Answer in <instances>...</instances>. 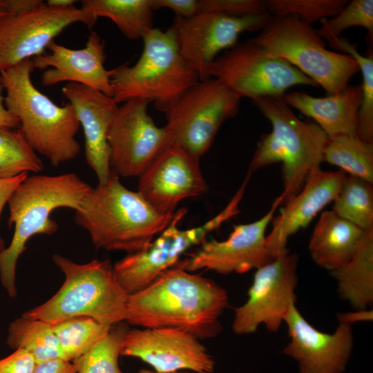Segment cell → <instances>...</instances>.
Masks as SVG:
<instances>
[{
  "mask_svg": "<svg viewBox=\"0 0 373 373\" xmlns=\"http://www.w3.org/2000/svg\"><path fill=\"white\" fill-rule=\"evenodd\" d=\"M323 162L373 184V144L363 142L356 135L328 137L323 151Z\"/></svg>",
  "mask_w": 373,
  "mask_h": 373,
  "instance_id": "83f0119b",
  "label": "cell"
},
{
  "mask_svg": "<svg viewBox=\"0 0 373 373\" xmlns=\"http://www.w3.org/2000/svg\"><path fill=\"white\" fill-rule=\"evenodd\" d=\"M200 0H151L153 10L169 8L179 17L188 18L198 14Z\"/></svg>",
  "mask_w": 373,
  "mask_h": 373,
  "instance_id": "74e56055",
  "label": "cell"
},
{
  "mask_svg": "<svg viewBox=\"0 0 373 373\" xmlns=\"http://www.w3.org/2000/svg\"><path fill=\"white\" fill-rule=\"evenodd\" d=\"M92 186L74 173L27 177L14 191L8 204V224L15 227L10 245L0 253V280L10 298L17 296L16 266L28 240L37 234L51 235L57 223L50 217L53 210H77Z\"/></svg>",
  "mask_w": 373,
  "mask_h": 373,
  "instance_id": "277c9868",
  "label": "cell"
},
{
  "mask_svg": "<svg viewBox=\"0 0 373 373\" xmlns=\"http://www.w3.org/2000/svg\"><path fill=\"white\" fill-rule=\"evenodd\" d=\"M32 373H77L73 362L55 358L36 363Z\"/></svg>",
  "mask_w": 373,
  "mask_h": 373,
  "instance_id": "ab89813d",
  "label": "cell"
},
{
  "mask_svg": "<svg viewBox=\"0 0 373 373\" xmlns=\"http://www.w3.org/2000/svg\"><path fill=\"white\" fill-rule=\"evenodd\" d=\"M284 323L289 341L282 352L296 361L298 373H344L354 345L352 325L338 323L333 333L323 332L303 317L296 304Z\"/></svg>",
  "mask_w": 373,
  "mask_h": 373,
  "instance_id": "d6986e66",
  "label": "cell"
},
{
  "mask_svg": "<svg viewBox=\"0 0 373 373\" xmlns=\"http://www.w3.org/2000/svg\"><path fill=\"white\" fill-rule=\"evenodd\" d=\"M298 261L297 254L289 252L256 269L246 302L234 308V334H253L260 325L270 332L279 330L296 303Z\"/></svg>",
  "mask_w": 373,
  "mask_h": 373,
  "instance_id": "7c38bea8",
  "label": "cell"
},
{
  "mask_svg": "<svg viewBox=\"0 0 373 373\" xmlns=\"http://www.w3.org/2000/svg\"><path fill=\"white\" fill-rule=\"evenodd\" d=\"M243 193L239 189L221 212L198 227L180 229L179 224L187 209L175 211L171 222L146 248L127 254L113 265L120 286L128 295L148 287L164 271L174 267L188 249L203 242L210 232L238 214Z\"/></svg>",
  "mask_w": 373,
  "mask_h": 373,
  "instance_id": "9c48e42d",
  "label": "cell"
},
{
  "mask_svg": "<svg viewBox=\"0 0 373 373\" xmlns=\"http://www.w3.org/2000/svg\"><path fill=\"white\" fill-rule=\"evenodd\" d=\"M338 323L349 324L361 322H370L373 320V310L370 309H354L352 312L337 314Z\"/></svg>",
  "mask_w": 373,
  "mask_h": 373,
  "instance_id": "60d3db41",
  "label": "cell"
},
{
  "mask_svg": "<svg viewBox=\"0 0 373 373\" xmlns=\"http://www.w3.org/2000/svg\"><path fill=\"white\" fill-rule=\"evenodd\" d=\"M149 101L132 99L118 106L107 142L110 165L119 176L140 177L171 141L165 126L159 127L147 111Z\"/></svg>",
  "mask_w": 373,
  "mask_h": 373,
  "instance_id": "4fadbf2b",
  "label": "cell"
},
{
  "mask_svg": "<svg viewBox=\"0 0 373 373\" xmlns=\"http://www.w3.org/2000/svg\"><path fill=\"white\" fill-rule=\"evenodd\" d=\"M199 340L175 328L129 329L121 356L137 358L158 372L213 373L214 358Z\"/></svg>",
  "mask_w": 373,
  "mask_h": 373,
  "instance_id": "e0dca14e",
  "label": "cell"
},
{
  "mask_svg": "<svg viewBox=\"0 0 373 373\" xmlns=\"http://www.w3.org/2000/svg\"><path fill=\"white\" fill-rule=\"evenodd\" d=\"M339 297L354 308L371 309L373 305V229L364 231L352 258L330 271Z\"/></svg>",
  "mask_w": 373,
  "mask_h": 373,
  "instance_id": "d4e9b609",
  "label": "cell"
},
{
  "mask_svg": "<svg viewBox=\"0 0 373 373\" xmlns=\"http://www.w3.org/2000/svg\"><path fill=\"white\" fill-rule=\"evenodd\" d=\"M137 373H163V372H158L153 370H149L146 368H142ZM167 373H191L187 371H179V372H167Z\"/></svg>",
  "mask_w": 373,
  "mask_h": 373,
  "instance_id": "f6af8a7d",
  "label": "cell"
},
{
  "mask_svg": "<svg viewBox=\"0 0 373 373\" xmlns=\"http://www.w3.org/2000/svg\"><path fill=\"white\" fill-rule=\"evenodd\" d=\"M28 176V173H24L14 178L0 179V216L14 191ZM5 249V242L0 236V253Z\"/></svg>",
  "mask_w": 373,
  "mask_h": 373,
  "instance_id": "f35d334b",
  "label": "cell"
},
{
  "mask_svg": "<svg viewBox=\"0 0 373 373\" xmlns=\"http://www.w3.org/2000/svg\"><path fill=\"white\" fill-rule=\"evenodd\" d=\"M321 26L316 31L321 38L327 41L339 37L345 29L361 26L368 31L369 38L373 36V1L352 0L331 19L320 20Z\"/></svg>",
  "mask_w": 373,
  "mask_h": 373,
  "instance_id": "836d02e7",
  "label": "cell"
},
{
  "mask_svg": "<svg viewBox=\"0 0 373 373\" xmlns=\"http://www.w3.org/2000/svg\"><path fill=\"white\" fill-rule=\"evenodd\" d=\"M8 345L28 352L35 363L61 358V353L52 325L39 319L21 316L12 321L8 329Z\"/></svg>",
  "mask_w": 373,
  "mask_h": 373,
  "instance_id": "4316f807",
  "label": "cell"
},
{
  "mask_svg": "<svg viewBox=\"0 0 373 373\" xmlns=\"http://www.w3.org/2000/svg\"><path fill=\"white\" fill-rule=\"evenodd\" d=\"M364 231L332 210L323 211L309 241L312 259L329 272L342 267L354 255Z\"/></svg>",
  "mask_w": 373,
  "mask_h": 373,
  "instance_id": "cb8c5ba5",
  "label": "cell"
},
{
  "mask_svg": "<svg viewBox=\"0 0 373 373\" xmlns=\"http://www.w3.org/2000/svg\"><path fill=\"white\" fill-rule=\"evenodd\" d=\"M207 77L221 82L240 98L283 95L296 85L317 86L287 61L269 52L254 39L236 44L218 57Z\"/></svg>",
  "mask_w": 373,
  "mask_h": 373,
  "instance_id": "8fae6325",
  "label": "cell"
},
{
  "mask_svg": "<svg viewBox=\"0 0 373 373\" xmlns=\"http://www.w3.org/2000/svg\"><path fill=\"white\" fill-rule=\"evenodd\" d=\"M284 98L289 106L312 118L328 137L340 135L356 136L361 85L347 84L338 93L324 97L291 92L285 94Z\"/></svg>",
  "mask_w": 373,
  "mask_h": 373,
  "instance_id": "603a6c76",
  "label": "cell"
},
{
  "mask_svg": "<svg viewBox=\"0 0 373 373\" xmlns=\"http://www.w3.org/2000/svg\"><path fill=\"white\" fill-rule=\"evenodd\" d=\"M347 0H266L267 12L273 16L294 15L311 25L324 18L336 16Z\"/></svg>",
  "mask_w": 373,
  "mask_h": 373,
  "instance_id": "e575fe53",
  "label": "cell"
},
{
  "mask_svg": "<svg viewBox=\"0 0 373 373\" xmlns=\"http://www.w3.org/2000/svg\"><path fill=\"white\" fill-rule=\"evenodd\" d=\"M35 365V359L28 352L18 349L0 359V373H32Z\"/></svg>",
  "mask_w": 373,
  "mask_h": 373,
  "instance_id": "8d00e7d4",
  "label": "cell"
},
{
  "mask_svg": "<svg viewBox=\"0 0 373 373\" xmlns=\"http://www.w3.org/2000/svg\"><path fill=\"white\" fill-rule=\"evenodd\" d=\"M216 12L242 17L267 12L262 0H200L199 12Z\"/></svg>",
  "mask_w": 373,
  "mask_h": 373,
  "instance_id": "d590c367",
  "label": "cell"
},
{
  "mask_svg": "<svg viewBox=\"0 0 373 373\" xmlns=\"http://www.w3.org/2000/svg\"><path fill=\"white\" fill-rule=\"evenodd\" d=\"M279 205L276 198L262 218L234 225L224 240H205L197 251L175 266L189 272L204 269L226 275L245 274L271 262L274 258L266 248L265 231Z\"/></svg>",
  "mask_w": 373,
  "mask_h": 373,
  "instance_id": "2e32d148",
  "label": "cell"
},
{
  "mask_svg": "<svg viewBox=\"0 0 373 373\" xmlns=\"http://www.w3.org/2000/svg\"><path fill=\"white\" fill-rule=\"evenodd\" d=\"M271 16L266 12L236 17L203 12L188 18L175 17L171 27L182 57L200 80L204 81L209 79L208 69L222 50L234 46L241 33L261 30Z\"/></svg>",
  "mask_w": 373,
  "mask_h": 373,
  "instance_id": "9a60e30c",
  "label": "cell"
},
{
  "mask_svg": "<svg viewBox=\"0 0 373 373\" xmlns=\"http://www.w3.org/2000/svg\"><path fill=\"white\" fill-rule=\"evenodd\" d=\"M8 3L7 0H0V18L8 15Z\"/></svg>",
  "mask_w": 373,
  "mask_h": 373,
  "instance_id": "ee69618b",
  "label": "cell"
},
{
  "mask_svg": "<svg viewBox=\"0 0 373 373\" xmlns=\"http://www.w3.org/2000/svg\"><path fill=\"white\" fill-rule=\"evenodd\" d=\"M77 1L74 0H48L46 3L50 6L57 8H69L74 6Z\"/></svg>",
  "mask_w": 373,
  "mask_h": 373,
  "instance_id": "7bdbcfd3",
  "label": "cell"
},
{
  "mask_svg": "<svg viewBox=\"0 0 373 373\" xmlns=\"http://www.w3.org/2000/svg\"><path fill=\"white\" fill-rule=\"evenodd\" d=\"M112 326L102 325L88 316H75L52 325L61 358L73 361L103 338Z\"/></svg>",
  "mask_w": 373,
  "mask_h": 373,
  "instance_id": "f1b7e54d",
  "label": "cell"
},
{
  "mask_svg": "<svg viewBox=\"0 0 373 373\" xmlns=\"http://www.w3.org/2000/svg\"><path fill=\"white\" fill-rule=\"evenodd\" d=\"M32 59L0 71L6 108L19 121L18 130L31 148L52 166L75 158L80 144L76 113L69 102L58 106L34 85Z\"/></svg>",
  "mask_w": 373,
  "mask_h": 373,
  "instance_id": "3957f363",
  "label": "cell"
},
{
  "mask_svg": "<svg viewBox=\"0 0 373 373\" xmlns=\"http://www.w3.org/2000/svg\"><path fill=\"white\" fill-rule=\"evenodd\" d=\"M75 211V222L86 230L97 249L128 254L146 248L171 222L137 192L122 184L111 169L107 181L92 188Z\"/></svg>",
  "mask_w": 373,
  "mask_h": 373,
  "instance_id": "7a4b0ae2",
  "label": "cell"
},
{
  "mask_svg": "<svg viewBox=\"0 0 373 373\" xmlns=\"http://www.w3.org/2000/svg\"><path fill=\"white\" fill-rule=\"evenodd\" d=\"M332 211L364 231L373 229V184L347 175Z\"/></svg>",
  "mask_w": 373,
  "mask_h": 373,
  "instance_id": "f546056e",
  "label": "cell"
},
{
  "mask_svg": "<svg viewBox=\"0 0 373 373\" xmlns=\"http://www.w3.org/2000/svg\"><path fill=\"white\" fill-rule=\"evenodd\" d=\"M43 169L41 160L19 130L0 128V179Z\"/></svg>",
  "mask_w": 373,
  "mask_h": 373,
  "instance_id": "4dcf8cb0",
  "label": "cell"
},
{
  "mask_svg": "<svg viewBox=\"0 0 373 373\" xmlns=\"http://www.w3.org/2000/svg\"><path fill=\"white\" fill-rule=\"evenodd\" d=\"M270 122L272 131L258 142L247 175L275 163L282 164L284 190L278 198L287 204L302 189L307 178L321 168L328 136L316 123L300 120L283 95H267L253 99Z\"/></svg>",
  "mask_w": 373,
  "mask_h": 373,
  "instance_id": "5b68a950",
  "label": "cell"
},
{
  "mask_svg": "<svg viewBox=\"0 0 373 373\" xmlns=\"http://www.w3.org/2000/svg\"><path fill=\"white\" fill-rule=\"evenodd\" d=\"M240 99L215 78L199 81L164 111L172 144L200 157L223 122L238 113Z\"/></svg>",
  "mask_w": 373,
  "mask_h": 373,
  "instance_id": "30bf717a",
  "label": "cell"
},
{
  "mask_svg": "<svg viewBox=\"0 0 373 373\" xmlns=\"http://www.w3.org/2000/svg\"><path fill=\"white\" fill-rule=\"evenodd\" d=\"M347 173L342 171H325L321 168L306 180L300 191L273 218L271 231L266 235V248L272 257L289 252V238L305 228L314 218L338 193Z\"/></svg>",
  "mask_w": 373,
  "mask_h": 373,
  "instance_id": "44dd1931",
  "label": "cell"
},
{
  "mask_svg": "<svg viewBox=\"0 0 373 373\" xmlns=\"http://www.w3.org/2000/svg\"><path fill=\"white\" fill-rule=\"evenodd\" d=\"M207 191L200 157L173 144L139 177L137 191L157 211L169 214L182 200L199 197Z\"/></svg>",
  "mask_w": 373,
  "mask_h": 373,
  "instance_id": "ac0fdd59",
  "label": "cell"
},
{
  "mask_svg": "<svg viewBox=\"0 0 373 373\" xmlns=\"http://www.w3.org/2000/svg\"><path fill=\"white\" fill-rule=\"evenodd\" d=\"M50 52L32 58L34 69H46L41 75L44 86L67 82L84 85L112 97L111 77L113 69L104 66V42L98 33L90 31L84 48L71 49L52 41Z\"/></svg>",
  "mask_w": 373,
  "mask_h": 373,
  "instance_id": "ffe728a7",
  "label": "cell"
},
{
  "mask_svg": "<svg viewBox=\"0 0 373 373\" xmlns=\"http://www.w3.org/2000/svg\"><path fill=\"white\" fill-rule=\"evenodd\" d=\"M52 260L65 276L63 285L48 300L22 316L51 325L75 316L90 317L108 326L125 321L128 295L109 260L79 264L56 254Z\"/></svg>",
  "mask_w": 373,
  "mask_h": 373,
  "instance_id": "8992f818",
  "label": "cell"
},
{
  "mask_svg": "<svg viewBox=\"0 0 373 373\" xmlns=\"http://www.w3.org/2000/svg\"><path fill=\"white\" fill-rule=\"evenodd\" d=\"M3 91L4 90L0 84V128H19V119L5 106Z\"/></svg>",
  "mask_w": 373,
  "mask_h": 373,
  "instance_id": "b9f144b4",
  "label": "cell"
},
{
  "mask_svg": "<svg viewBox=\"0 0 373 373\" xmlns=\"http://www.w3.org/2000/svg\"><path fill=\"white\" fill-rule=\"evenodd\" d=\"M254 39L321 86L328 95L343 89L359 70L352 57L327 50L316 30L294 15H271Z\"/></svg>",
  "mask_w": 373,
  "mask_h": 373,
  "instance_id": "ba28073f",
  "label": "cell"
},
{
  "mask_svg": "<svg viewBox=\"0 0 373 373\" xmlns=\"http://www.w3.org/2000/svg\"><path fill=\"white\" fill-rule=\"evenodd\" d=\"M329 46L346 52L358 63L361 71L363 83L362 99L358 113L356 136L363 142L373 144V56L370 51L367 56L361 55L356 47L340 36L328 41Z\"/></svg>",
  "mask_w": 373,
  "mask_h": 373,
  "instance_id": "1f68e13d",
  "label": "cell"
},
{
  "mask_svg": "<svg viewBox=\"0 0 373 373\" xmlns=\"http://www.w3.org/2000/svg\"><path fill=\"white\" fill-rule=\"evenodd\" d=\"M62 93L72 104L83 128L86 162L94 171L98 184H103L111 173L107 134L118 104L99 90L73 82L67 83Z\"/></svg>",
  "mask_w": 373,
  "mask_h": 373,
  "instance_id": "7402d4cb",
  "label": "cell"
},
{
  "mask_svg": "<svg viewBox=\"0 0 373 373\" xmlns=\"http://www.w3.org/2000/svg\"><path fill=\"white\" fill-rule=\"evenodd\" d=\"M96 21L81 8L53 7L44 1L0 18V71L44 54L55 37L71 24L80 22L91 28Z\"/></svg>",
  "mask_w": 373,
  "mask_h": 373,
  "instance_id": "5bb4252c",
  "label": "cell"
},
{
  "mask_svg": "<svg viewBox=\"0 0 373 373\" xmlns=\"http://www.w3.org/2000/svg\"><path fill=\"white\" fill-rule=\"evenodd\" d=\"M128 329L123 322L113 325L88 352L72 361L77 373H124L119 365V357Z\"/></svg>",
  "mask_w": 373,
  "mask_h": 373,
  "instance_id": "d6a6232c",
  "label": "cell"
},
{
  "mask_svg": "<svg viewBox=\"0 0 373 373\" xmlns=\"http://www.w3.org/2000/svg\"><path fill=\"white\" fill-rule=\"evenodd\" d=\"M227 291L214 280L174 266L146 288L128 296L125 321L142 328L171 327L198 339L222 331Z\"/></svg>",
  "mask_w": 373,
  "mask_h": 373,
  "instance_id": "6da1fadb",
  "label": "cell"
},
{
  "mask_svg": "<svg viewBox=\"0 0 373 373\" xmlns=\"http://www.w3.org/2000/svg\"><path fill=\"white\" fill-rule=\"evenodd\" d=\"M144 48L131 66L113 68L111 77L112 97L119 103L132 99L155 102L164 112L200 80L198 75L182 57L174 29L153 28L142 38Z\"/></svg>",
  "mask_w": 373,
  "mask_h": 373,
  "instance_id": "52a82bcc",
  "label": "cell"
},
{
  "mask_svg": "<svg viewBox=\"0 0 373 373\" xmlns=\"http://www.w3.org/2000/svg\"><path fill=\"white\" fill-rule=\"evenodd\" d=\"M81 9L96 19H111L130 39L142 38L154 28L151 0H82Z\"/></svg>",
  "mask_w": 373,
  "mask_h": 373,
  "instance_id": "484cf974",
  "label": "cell"
}]
</instances>
